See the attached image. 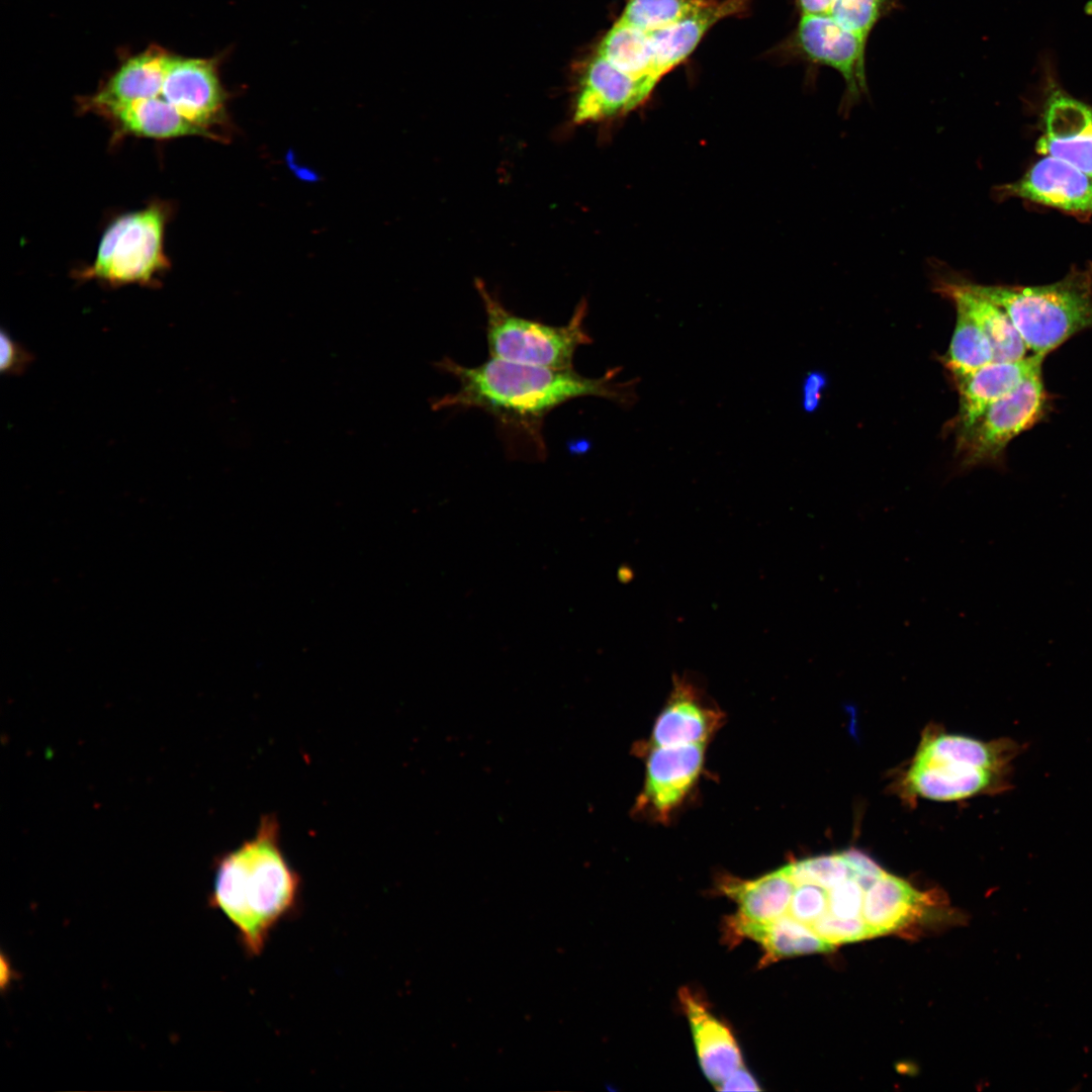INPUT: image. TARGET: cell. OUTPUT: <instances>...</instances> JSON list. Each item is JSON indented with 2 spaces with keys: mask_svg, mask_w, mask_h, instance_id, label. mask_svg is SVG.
<instances>
[{
  "mask_svg": "<svg viewBox=\"0 0 1092 1092\" xmlns=\"http://www.w3.org/2000/svg\"><path fill=\"white\" fill-rule=\"evenodd\" d=\"M436 366L454 377L458 388L436 398L432 402L434 410H482L495 420L512 452L526 448L539 458L546 454L544 420L559 405L596 396L628 408L638 400L635 388L639 379L615 381L620 366L598 378L585 377L573 368L553 369L493 357L467 367L445 356Z\"/></svg>",
  "mask_w": 1092,
  "mask_h": 1092,
  "instance_id": "6da1fadb",
  "label": "cell"
},
{
  "mask_svg": "<svg viewBox=\"0 0 1092 1092\" xmlns=\"http://www.w3.org/2000/svg\"><path fill=\"white\" fill-rule=\"evenodd\" d=\"M301 885L282 849L278 821L267 815L250 839L218 858L210 905L234 925L244 952L255 958L277 925L297 912Z\"/></svg>",
  "mask_w": 1092,
  "mask_h": 1092,
  "instance_id": "7a4b0ae2",
  "label": "cell"
},
{
  "mask_svg": "<svg viewBox=\"0 0 1092 1092\" xmlns=\"http://www.w3.org/2000/svg\"><path fill=\"white\" fill-rule=\"evenodd\" d=\"M974 284L1010 317L1026 349L1044 357L1092 328V265L1074 267L1060 281L1038 286Z\"/></svg>",
  "mask_w": 1092,
  "mask_h": 1092,
  "instance_id": "3957f363",
  "label": "cell"
},
{
  "mask_svg": "<svg viewBox=\"0 0 1092 1092\" xmlns=\"http://www.w3.org/2000/svg\"><path fill=\"white\" fill-rule=\"evenodd\" d=\"M485 312V332L490 357L553 369L573 368L578 347L589 345L584 328L585 299L579 301L563 326H552L517 315L492 295L484 282L475 279Z\"/></svg>",
  "mask_w": 1092,
  "mask_h": 1092,
  "instance_id": "277c9868",
  "label": "cell"
},
{
  "mask_svg": "<svg viewBox=\"0 0 1092 1092\" xmlns=\"http://www.w3.org/2000/svg\"><path fill=\"white\" fill-rule=\"evenodd\" d=\"M168 210L162 203L123 214L105 230L93 263L76 274L111 286H154L168 269L164 233Z\"/></svg>",
  "mask_w": 1092,
  "mask_h": 1092,
  "instance_id": "5b68a950",
  "label": "cell"
},
{
  "mask_svg": "<svg viewBox=\"0 0 1092 1092\" xmlns=\"http://www.w3.org/2000/svg\"><path fill=\"white\" fill-rule=\"evenodd\" d=\"M1041 366L991 404L968 430L959 433L961 470L996 461L1009 442L1041 419L1046 406Z\"/></svg>",
  "mask_w": 1092,
  "mask_h": 1092,
  "instance_id": "8992f818",
  "label": "cell"
},
{
  "mask_svg": "<svg viewBox=\"0 0 1092 1092\" xmlns=\"http://www.w3.org/2000/svg\"><path fill=\"white\" fill-rule=\"evenodd\" d=\"M1039 65L1043 133L1036 151L1072 165L1092 179V106L1064 90L1051 56L1041 57Z\"/></svg>",
  "mask_w": 1092,
  "mask_h": 1092,
  "instance_id": "52a82bcc",
  "label": "cell"
},
{
  "mask_svg": "<svg viewBox=\"0 0 1092 1092\" xmlns=\"http://www.w3.org/2000/svg\"><path fill=\"white\" fill-rule=\"evenodd\" d=\"M220 57L171 55L158 97L175 107L203 138L219 140L215 128L226 122L228 92L219 79ZM154 98V97H153Z\"/></svg>",
  "mask_w": 1092,
  "mask_h": 1092,
  "instance_id": "ba28073f",
  "label": "cell"
},
{
  "mask_svg": "<svg viewBox=\"0 0 1092 1092\" xmlns=\"http://www.w3.org/2000/svg\"><path fill=\"white\" fill-rule=\"evenodd\" d=\"M656 84L652 79H637L622 72L596 53L579 71L571 122L582 125L626 114L642 104Z\"/></svg>",
  "mask_w": 1092,
  "mask_h": 1092,
  "instance_id": "9c48e42d",
  "label": "cell"
},
{
  "mask_svg": "<svg viewBox=\"0 0 1092 1092\" xmlns=\"http://www.w3.org/2000/svg\"><path fill=\"white\" fill-rule=\"evenodd\" d=\"M704 755L705 743L653 747L636 810L661 821L667 819L695 786Z\"/></svg>",
  "mask_w": 1092,
  "mask_h": 1092,
  "instance_id": "30bf717a",
  "label": "cell"
},
{
  "mask_svg": "<svg viewBox=\"0 0 1092 1092\" xmlns=\"http://www.w3.org/2000/svg\"><path fill=\"white\" fill-rule=\"evenodd\" d=\"M796 41L810 61L831 67L842 75L848 102L867 91V39L844 28L830 15H802Z\"/></svg>",
  "mask_w": 1092,
  "mask_h": 1092,
  "instance_id": "8fae6325",
  "label": "cell"
},
{
  "mask_svg": "<svg viewBox=\"0 0 1092 1092\" xmlns=\"http://www.w3.org/2000/svg\"><path fill=\"white\" fill-rule=\"evenodd\" d=\"M1000 189L1002 196L1023 198L1066 212L1092 214V179L1051 156H1043L1020 179Z\"/></svg>",
  "mask_w": 1092,
  "mask_h": 1092,
  "instance_id": "7c38bea8",
  "label": "cell"
},
{
  "mask_svg": "<svg viewBox=\"0 0 1092 1092\" xmlns=\"http://www.w3.org/2000/svg\"><path fill=\"white\" fill-rule=\"evenodd\" d=\"M1010 775L967 764L916 757L906 775L913 795L935 801H954L1009 787Z\"/></svg>",
  "mask_w": 1092,
  "mask_h": 1092,
  "instance_id": "4fadbf2b",
  "label": "cell"
},
{
  "mask_svg": "<svg viewBox=\"0 0 1092 1092\" xmlns=\"http://www.w3.org/2000/svg\"><path fill=\"white\" fill-rule=\"evenodd\" d=\"M678 997L689 1019L702 1071L717 1087L743 1066L738 1043L730 1028L711 1012L702 996L684 987Z\"/></svg>",
  "mask_w": 1092,
  "mask_h": 1092,
  "instance_id": "5bb4252c",
  "label": "cell"
},
{
  "mask_svg": "<svg viewBox=\"0 0 1092 1092\" xmlns=\"http://www.w3.org/2000/svg\"><path fill=\"white\" fill-rule=\"evenodd\" d=\"M718 711L704 705L698 690L687 678H674L668 702L653 727V747L705 743L718 728Z\"/></svg>",
  "mask_w": 1092,
  "mask_h": 1092,
  "instance_id": "9a60e30c",
  "label": "cell"
},
{
  "mask_svg": "<svg viewBox=\"0 0 1092 1092\" xmlns=\"http://www.w3.org/2000/svg\"><path fill=\"white\" fill-rule=\"evenodd\" d=\"M1043 358L1031 354L1015 361H993L959 380V433L968 430L991 404L1017 388L1042 365Z\"/></svg>",
  "mask_w": 1092,
  "mask_h": 1092,
  "instance_id": "2e32d148",
  "label": "cell"
},
{
  "mask_svg": "<svg viewBox=\"0 0 1092 1092\" xmlns=\"http://www.w3.org/2000/svg\"><path fill=\"white\" fill-rule=\"evenodd\" d=\"M747 3L748 0H707L677 22L649 33L657 76L661 79L685 61L714 24L743 12Z\"/></svg>",
  "mask_w": 1092,
  "mask_h": 1092,
  "instance_id": "e0dca14e",
  "label": "cell"
},
{
  "mask_svg": "<svg viewBox=\"0 0 1092 1092\" xmlns=\"http://www.w3.org/2000/svg\"><path fill=\"white\" fill-rule=\"evenodd\" d=\"M171 54L152 47L127 58L105 84L81 106L97 112L105 107L155 97L163 84Z\"/></svg>",
  "mask_w": 1092,
  "mask_h": 1092,
  "instance_id": "ac0fdd59",
  "label": "cell"
},
{
  "mask_svg": "<svg viewBox=\"0 0 1092 1092\" xmlns=\"http://www.w3.org/2000/svg\"><path fill=\"white\" fill-rule=\"evenodd\" d=\"M937 290L954 304L964 307L987 335L994 352V361H1015L1026 357L1027 349L1007 313L981 294L972 282L944 278L937 281Z\"/></svg>",
  "mask_w": 1092,
  "mask_h": 1092,
  "instance_id": "d6986e66",
  "label": "cell"
},
{
  "mask_svg": "<svg viewBox=\"0 0 1092 1092\" xmlns=\"http://www.w3.org/2000/svg\"><path fill=\"white\" fill-rule=\"evenodd\" d=\"M726 925L729 939L736 941L747 937L762 946L764 954L760 966L788 957L827 952L833 948L808 925L787 914L767 923L750 922L734 915L728 918Z\"/></svg>",
  "mask_w": 1092,
  "mask_h": 1092,
  "instance_id": "ffe728a7",
  "label": "cell"
},
{
  "mask_svg": "<svg viewBox=\"0 0 1092 1092\" xmlns=\"http://www.w3.org/2000/svg\"><path fill=\"white\" fill-rule=\"evenodd\" d=\"M1021 746L1009 738L983 742L960 735L924 734L916 757L967 764L1010 775L1011 762L1020 753Z\"/></svg>",
  "mask_w": 1092,
  "mask_h": 1092,
  "instance_id": "44dd1931",
  "label": "cell"
},
{
  "mask_svg": "<svg viewBox=\"0 0 1092 1092\" xmlns=\"http://www.w3.org/2000/svg\"><path fill=\"white\" fill-rule=\"evenodd\" d=\"M96 113L111 121L120 134L158 140L188 135L203 138L175 107L158 97L108 106Z\"/></svg>",
  "mask_w": 1092,
  "mask_h": 1092,
  "instance_id": "7402d4cb",
  "label": "cell"
},
{
  "mask_svg": "<svg viewBox=\"0 0 1092 1092\" xmlns=\"http://www.w3.org/2000/svg\"><path fill=\"white\" fill-rule=\"evenodd\" d=\"M719 889L738 905L736 917L767 923L788 913L796 885L783 867L754 880L726 876L720 881Z\"/></svg>",
  "mask_w": 1092,
  "mask_h": 1092,
  "instance_id": "603a6c76",
  "label": "cell"
},
{
  "mask_svg": "<svg viewBox=\"0 0 1092 1092\" xmlns=\"http://www.w3.org/2000/svg\"><path fill=\"white\" fill-rule=\"evenodd\" d=\"M923 894L904 880L885 873L864 892L861 916L871 937L897 930L909 922Z\"/></svg>",
  "mask_w": 1092,
  "mask_h": 1092,
  "instance_id": "cb8c5ba5",
  "label": "cell"
},
{
  "mask_svg": "<svg viewBox=\"0 0 1092 1092\" xmlns=\"http://www.w3.org/2000/svg\"><path fill=\"white\" fill-rule=\"evenodd\" d=\"M597 54L634 78L652 79L657 83L660 80L655 71L649 33L619 20L604 35Z\"/></svg>",
  "mask_w": 1092,
  "mask_h": 1092,
  "instance_id": "d4e9b609",
  "label": "cell"
},
{
  "mask_svg": "<svg viewBox=\"0 0 1092 1092\" xmlns=\"http://www.w3.org/2000/svg\"><path fill=\"white\" fill-rule=\"evenodd\" d=\"M957 310L956 329L945 355L944 364L956 381L969 376L994 361L992 345L980 326L961 305Z\"/></svg>",
  "mask_w": 1092,
  "mask_h": 1092,
  "instance_id": "484cf974",
  "label": "cell"
},
{
  "mask_svg": "<svg viewBox=\"0 0 1092 1092\" xmlns=\"http://www.w3.org/2000/svg\"><path fill=\"white\" fill-rule=\"evenodd\" d=\"M707 0H627L619 21L644 32L665 28Z\"/></svg>",
  "mask_w": 1092,
  "mask_h": 1092,
  "instance_id": "4316f807",
  "label": "cell"
},
{
  "mask_svg": "<svg viewBox=\"0 0 1092 1092\" xmlns=\"http://www.w3.org/2000/svg\"><path fill=\"white\" fill-rule=\"evenodd\" d=\"M785 868L796 886L813 884L827 890L853 875L843 852L809 857Z\"/></svg>",
  "mask_w": 1092,
  "mask_h": 1092,
  "instance_id": "83f0119b",
  "label": "cell"
},
{
  "mask_svg": "<svg viewBox=\"0 0 1092 1092\" xmlns=\"http://www.w3.org/2000/svg\"><path fill=\"white\" fill-rule=\"evenodd\" d=\"M883 0H834L830 16L863 39L881 16Z\"/></svg>",
  "mask_w": 1092,
  "mask_h": 1092,
  "instance_id": "f1b7e54d",
  "label": "cell"
},
{
  "mask_svg": "<svg viewBox=\"0 0 1092 1092\" xmlns=\"http://www.w3.org/2000/svg\"><path fill=\"white\" fill-rule=\"evenodd\" d=\"M810 928L833 946L871 937L862 917L841 919L827 912L813 922Z\"/></svg>",
  "mask_w": 1092,
  "mask_h": 1092,
  "instance_id": "f546056e",
  "label": "cell"
},
{
  "mask_svg": "<svg viewBox=\"0 0 1092 1092\" xmlns=\"http://www.w3.org/2000/svg\"><path fill=\"white\" fill-rule=\"evenodd\" d=\"M828 912V890L813 884L796 886L788 915L808 925Z\"/></svg>",
  "mask_w": 1092,
  "mask_h": 1092,
  "instance_id": "4dcf8cb0",
  "label": "cell"
},
{
  "mask_svg": "<svg viewBox=\"0 0 1092 1092\" xmlns=\"http://www.w3.org/2000/svg\"><path fill=\"white\" fill-rule=\"evenodd\" d=\"M864 892L866 889L852 875L828 890V913L841 919L862 917Z\"/></svg>",
  "mask_w": 1092,
  "mask_h": 1092,
  "instance_id": "1f68e13d",
  "label": "cell"
},
{
  "mask_svg": "<svg viewBox=\"0 0 1092 1092\" xmlns=\"http://www.w3.org/2000/svg\"><path fill=\"white\" fill-rule=\"evenodd\" d=\"M32 362V355L11 338L9 333H0V371L3 374L18 375Z\"/></svg>",
  "mask_w": 1092,
  "mask_h": 1092,
  "instance_id": "d6a6232c",
  "label": "cell"
},
{
  "mask_svg": "<svg viewBox=\"0 0 1092 1092\" xmlns=\"http://www.w3.org/2000/svg\"><path fill=\"white\" fill-rule=\"evenodd\" d=\"M853 877L867 890L886 872L864 853L850 849L843 852Z\"/></svg>",
  "mask_w": 1092,
  "mask_h": 1092,
  "instance_id": "836d02e7",
  "label": "cell"
},
{
  "mask_svg": "<svg viewBox=\"0 0 1092 1092\" xmlns=\"http://www.w3.org/2000/svg\"><path fill=\"white\" fill-rule=\"evenodd\" d=\"M719 1091H759L754 1077L742 1066L716 1087Z\"/></svg>",
  "mask_w": 1092,
  "mask_h": 1092,
  "instance_id": "e575fe53",
  "label": "cell"
},
{
  "mask_svg": "<svg viewBox=\"0 0 1092 1092\" xmlns=\"http://www.w3.org/2000/svg\"><path fill=\"white\" fill-rule=\"evenodd\" d=\"M824 385V378L820 373H809L803 386V406L807 412H813L819 401L820 391Z\"/></svg>",
  "mask_w": 1092,
  "mask_h": 1092,
  "instance_id": "d590c367",
  "label": "cell"
},
{
  "mask_svg": "<svg viewBox=\"0 0 1092 1092\" xmlns=\"http://www.w3.org/2000/svg\"><path fill=\"white\" fill-rule=\"evenodd\" d=\"M802 15H830L834 0H798Z\"/></svg>",
  "mask_w": 1092,
  "mask_h": 1092,
  "instance_id": "8d00e7d4",
  "label": "cell"
}]
</instances>
